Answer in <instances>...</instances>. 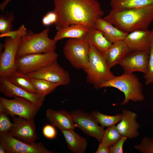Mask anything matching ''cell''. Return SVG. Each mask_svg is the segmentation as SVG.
Segmentation results:
<instances>
[{"mask_svg": "<svg viewBox=\"0 0 153 153\" xmlns=\"http://www.w3.org/2000/svg\"><path fill=\"white\" fill-rule=\"evenodd\" d=\"M54 3L57 31L75 24L84 25L89 29L94 28L97 20L104 14L97 0H54Z\"/></svg>", "mask_w": 153, "mask_h": 153, "instance_id": "6da1fadb", "label": "cell"}, {"mask_svg": "<svg viewBox=\"0 0 153 153\" xmlns=\"http://www.w3.org/2000/svg\"><path fill=\"white\" fill-rule=\"evenodd\" d=\"M103 18L128 33L137 30H147L153 20V4L127 10L111 9Z\"/></svg>", "mask_w": 153, "mask_h": 153, "instance_id": "7a4b0ae2", "label": "cell"}, {"mask_svg": "<svg viewBox=\"0 0 153 153\" xmlns=\"http://www.w3.org/2000/svg\"><path fill=\"white\" fill-rule=\"evenodd\" d=\"M107 87L117 88L124 93V99L120 105H125L130 101L137 102L145 99L143 85L138 77L133 73H123L119 76H114L103 83L101 88Z\"/></svg>", "mask_w": 153, "mask_h": 153, "instance_id": "3957f363", "label": "cell"}, {"mask_svg": "<svg viewBox=\"0 0 153 153\" xmlns=\"http://www.w3.org/2000/svg\"><path fill=\"white\" fill-rule=\"evenodd\" d=\"M49 31L47 27L38 33L27 31L22 38L16 57L55 51L57 42L49 37Z\"/></svg>", "mask_w": 153, "mask_h": 153, "instance_id": "277c9868", "label": "cell"}, {"mask_svg": "<svg viewBox=\"0 0 153 153\" xmlns=\"http://www.w3.org/2000/svg\"><path fill=\"white\" fill-rule=\"evenodd\" d=\"M90 46L89 65L84 71L86 74L87 81L97 90L114 76L108 67L103 54L93 46Z\"/></svg>", "mask_w": 153, "mask_h": 153, "instance_id": "5b68a950", "label": "cell"}, {"mask_svg": "<svg viewBox=\"0 0 153 153\" xmlns=\"http://www.w3.org/2000/svg\"><path fill=\"white\" fill-rule=\"evenodd\" d=\"M90 48L89 44L85 38L70 39L64 46L63 53L74 67L84 70L89 65Z\"/></svg>", "mask_w": 153, "mask_h": 153, "instance_id": "8992f818", "label": "cell"}, {"mask_svg": "<svg viewBox=\"0 0 153 153\" xmlns=\"http://www.w3.org/2000/svg\"><path fill=\"white\" fill-rule=\"evenodd\" d=\"M40 108L25 98L15 97L11 99L0 97V110L12 117L14 116L31 120L34 119Z\"/></svg>", "mask_w": 153, "mask_h": 153, "instance_id": "52a82bcc", "label": "cell"}, {"mask_svg": "<svg viewBox=\"0 0 153 153\" xmlns=\"http://www.w3.org/2000/svg\"><path fill=\"white\" fill-rule=\"evenodd\" d=\"M58 54L55 51L50 52L29 54L17 57L16 70L26 74L38 71L57 60Z\"/></svg>", "mask_w": 153, "mask_h": 153, "instance_id": "ba28073f", "label": "cell"}, {"mask_svg": "<svg viewBox=\"0 0 153 153\" xmlns=\"http://www.w3.org/2000/svg\"><path fill=\"white\" fill-rule=\"evenodd\" d=\"M27 29L15 39L6 38L2 44L4 50L0 56V77L7 78L16 70L15 61L17 53L22 38L27 32Z\"/></svg>", "mask_w": 153, "mask_h": 153, "instance_id": "9c48e42d", "label": "cell"}, {"mask_svg": "<svg viewBox=\"0 0 153 153\" xmlns=\"http://www.w3.org/2000/svg\"><path fill=\"white\" fill-rule=\"evenodd\" d=\"M71 114L76 127L101 143L105 130L99 125L91 113L77 109L71 112Z\"/></svg>", "mask_w": 153, "mask_h": 153, "instance_id": "30bf717a", "label": "cell"}, {"mask_svg": "<svg viewBox=\"0 0 153 153\" xmlns=\"http://www.w3.org/2000/svg\"><path fill=\"white\" fill-rule=\"evenodd\" d=\"M27 75L32 78L45 80L60 86L69 84L71 78L68 72L63 68L57 60L52 64Z\"/></svg>", "mask_w": 153, "mask_h": 153, "instance_id": "8fae6325", "label": "cell"}, {"mask_svg": "<svg viewBox=\"0 0 153 153\" xmlns=\"http://www.w3.org/2000/svg\"><path fill=\"white\" fill-rule=\"evenodd\" d=\"M0 142L8 153H52L41 142L29 144L13 137L9 132L0 135Z\"/></svg>", "mask_w": 153, "mask_h": 153, "instance_id": "7c38bea8", "label": "cell"}, {"mask_svg": "<svg viewBox=\"0 0 153 153\" xmlns=\"http://www.w3.org/2000/svg\"><path fill=\"white\" fill-rule=\"evenodd\" d=\"M150 51H131L122 59L118 65L122 68L124 73L139 71L146 74L148 71Z\"/></svg>", "mask_w": 153, "mask_h": 153, "instance_id": "4fadbf2b", "label": "cell"}, {"mask_svg": "<svg viewBox=\"0 0 153 153\" xmlns=\"http://www.w3.org/2000/svg\"><path fill=\"white\" fill-rule=\"evenodd\" d=\"M12 117L13 126L9 133L24 142L29 144L35 143L38 136L34 120H29L16 116Z\"/></svg>", "mask_w": 153, "mask_h": 153, "instance_id": "5bb4252c", "label": "cell"}, {"mask_svg": "<svg viewBox=\"0 0 153 153\" xmlns=\"http://www.w3.org/2000/svg\"><path fill=\"white\" fill-rule=\"evenodd\" d=\"M0 91L5 96L10 97H19L26 99L40 108L45 97L36 93H32L17 86L6 78L0 77Z\"/></svg>", "mask_w": 153, "mask_h": 153, "instance_id": "9a60e30c", "label": "cell"}, {"mask_svg": "<svg viewBox=\"0 0 153 153\" xmlns=\"http://www.w3.org/2000/svg\"><path fill=\"white\" fill-rule=\"evenodd\" d=\"M121 114V119L116 125L118 129L122 136L129 139L136 138L139 135L138 130L140 128L137 122V114L126 108L122 109Z\"/></svg>", "mask_w": 153, "mask_h": 153, "instance_id": "2e32d148", "label": "cell"}, {"mask_svg": "<svg viewBox=\"0 0 153 153\" xmlns=\"http://www.w3.org/2000/svg\"><path fill=\"white\" fill-rule=\"evenodd\" d=\"M153 29L134 31L128 34L124 39L131 51L150 50Z\"/></svg>", "mask_w": 153, "mask_h": 153, "instance_id": "e0dca14e", "label": "cell"}, {"mask_svg": "<svg viewBox=\"0 0 153 153\" xmlns=\"http://www.w3.org/2000/svg\"><path fill=\"white\" fill-rule=\"evenodd\" d=\"M47 120L61 130L74 129L76 127L71 113L65 110L47 109L46 113Z\"/></svg>", "mask_w": 153, "mask_h": 153, "instance_id": "ac0fdd59", "label": "cell"}, {"mask_svg": "<svg viewBox=\"0 0 153 153\" xmlns=\"http://www.w3.org/2000/svg\"><path fill=\"white\" fill-rule=\"evenodd\" d=\"M131 51L124 40L112 43L104 56L108 67L111 69L118 65L120 61Z\"/></svg>", "mask_w": 153, "mask_h": 153, "instance_id": "d6986e66", "label": "cell"}, {"mask_svg": "<svg viewBox=\"0 0 153 153\" xmlns=\"http://www.w3.org/2000/svg\"><path fill=\"white\" fill-rule=\"evenodd\" d=\"M94 28L102 31L105 37L112 43L124 40L128 34L121 31L101 18L97 20Z\"/></svg>", "mask_w": 153, "mask_h": 153, "instance_id": "ffe728a7", "label": "cell"}, {"mask_svg": "<svg viewBox=\"0 0 153 153\" xmlns=\"http://www.w3.org/2000/svg\"><path fill=\"white\" fill-rule=\"evenodd\" d=\"M69 149L74 153H84L88 145L86 139L76 133L74 129L61 130Z\"/></svg>", "mask_w": 153, "mask_h": 153, "instance_id": "44dd1931", "label": "cell"}, {"mask_svg": "<svg viewBox=\"0 0 153 153\" xmlns=\"http://www.w3.org/2000/svg\"><path fill=\"white\" fill-rule=\"evenodd\" d=\"M89 29L82 24L72 25L58 30L53 39L57 42L66 38L79 39L84 38Z\"/></svg>", "mask_w": 153, "mask_h": 153, "instance_id": "7402d4cb", "label": "cell"}, {"mask_svg": "<svg viewBox=\"0 0 153 153\" xmlns=\"http://www.w3.org/2000/svg\"><path fill=\"white\" fill-rule=\"evenodd\" d=\"M85 38L90 45L103 54L107 52L112 44L105 37L102 31L95 28L89 29Z\"/></svg>", "mask_w": 153, "mask_h": 153, "instance_id": "603a6c76", "label": "cell"}, {"mask_svg": "<svg viewBox=\"0 0 153 153\" xmlns=\"http://www.w3.org/2000/svg\"><path fill=\"white\" fill-rule=\"evenodd\" d=\"M6 78L11 83L17 86L30 92L37 93L31 78L27 74L16 70Z\"/></svg>", "mask_w": 153, "mask_h": 153, "instance_id": "cb8c5ba5", "label": "cell"}, {"mask_svg": "<svg viewBox=\"0 0 153 153\" xmlns=\"http://www.w3.org/2000/svg\"><path fill=\"white\" fill-rule=\"evenodd\" d=\"M153 4V0H111L112 9L121 10L136 8Z\"/></svg>", "mask_w": 153, "mask_h": 153, "instance_id": "d4e9b609", "label": "cell"}, {"mask_svg": "<svg viewBox=\"0 0 153 153\" xmlns=\"http://www.w3.org/2000/svg\"><path fill=\"white\" fill-rule=\"evenodd\" d=\"M97 122L101 126L107 128L115 125L121 120L122 114L115 115H109L103 114L97 111H94L91 113Z\"/></svg>", "mask_w": 153, "mask_h": 153, "instance_id": "484cf974", "label": "cell"}, {"mask_svg": "<svg viewBox=\"0 0 153 153\" xmlns=\"http://www.w3.org/2000/svg\"><path fill=\"white\" fill-rule=\"evenodd\" d=\"M32 83L37 93L45 97L53 92L58 86V84L39 79L31 78Z\"/></svg>", "mask_w": 153, "mask_h": 153, "instance_id": "4316f807", "label": "cell"}, {"mask_svg": "<svg viewBox=\"0 0 153 153\" xmlns=\"http://www.w3.org/2000/svg\"><path fill=\"white\" fill-rule=\"evenodd\" d=\"M122 136L118 129L116 125L107 128L105 130L101 143L109 147L118 141Z\"/></svg>", "mask_w": 153, "mask_h": 153, "instance_id": "83f0119b", "label": "cell"}, {"mask_svg": "<svg viewBox=\"0 0 153 153\" xmlns=\"http://www.w3.org/2000/svg\"><path fill=\"white\" fill-rule=\"evenodd\" d=\"M14 15L12 12L7 15L1 14L0 17V33L3 34L12 30V22Z\"/></svg>", "mask_w": 153, "mask_h": 153, "instance_id": "f1b7e54d", "label": "cell"}, {"mask_svg": "<svg viewBox=\"0 0 153 153\" xmlns=\"http://www.w3.org/2000/svg\"><path fill=\"white\" fill-rule=\"evenodd\" d=\"M135 148L141 153H153V138L143 137L140 143Z\"/></svg>", "mask_w": 153, "mask_h": 153, "instance_id": "f546056e", "label": "cell"}, {"mask_svg": "<svg viewBox=\"0 0 153 153\" xmlns=\"http://www.w3.org/2000/svg\"><path fill=\"white\" fill-rule=\"evenodd\" d=\"M8 116L0 110V135L9 132L13 126Z\"/></svg>", "mask_w": 153, "mask_h": 153, "instance_id": "4dcf8cb0", "label": "cell"}, {"mask_svg": "<svg viewBox=\"0 0 153 153\" xmlns=\"http://www.w3.org/2000/svg\"><path fill=\"white\" fill-rule=\"evenodd\" d=\"M144 78L145 80V84L148 85L153 84V35L152 37L148 71L144 74Z\"/></svg>", "mask_w": 153, "mask_h": 153, "instance_id": "1f68e13d", "label": "cell"}, {"mask_svg": "<svg viewBox=\"0 0 153 153\" xmlns=\"http://www.w3.org/2000/svg\"><path fill=\"white\" fill-rule=\"evenodd\" d=\"M55 127L52 124L44 125L42 129V133L44 137L49 139L55 138L57 135V132Z\"/></svg>", "mask_w": 153, "mask_h": 153, "instance_id": "d6a6232c", "label": "cell"}, {"mask_svg": "<svg viewBox=\"0 0 153 153\" xmlns=\"http://www.w3.org/2000/svg\"><path fill=\"white\" fill-rule=\"evenodd\" d=\"M128 138L122 136L118 141L109 147L110 153H123L124 144Z\"/></svg>", "mask_w": 153, "mask_h": 153, "instance_id": "836d02e7", "label": "cell"}, {"mask_svg": "<svg viewBox=\"0 0 153 153\" xmlns=\"http://www.w3.org/2000/svg\"><path fill=\"white\" fill-rule=\"evenodd\" d=\"M57 20V15L54 11L48 12L43 17L42 22L45 26H48L55 24Z\"/></svg>", "mask_w": 153, "mask_h": 153, "instance_id": "e575fe53", "label": "cell"}, {"mask_svg": "<svg viewBox=\"0 0 153 153\" xmlns=\"http://www.w3.org/2000/svg\"><path fill=\"white\" fill-rule=\"evenodd\" d=\"M26 29V28L25 26L22 24L16 30H12L6 33L1 34L0 37H9L12 39H15L16 38L21 32Z\"/></svg>", "mask_w": 153, "mask_h": 153, "instance_id": "d590c367", "label": "cell"}, {"mask_svg": "<svg viewBox=\"0 0 153 153\" xmlns=\"http://www.w3.org/2000/svg\"><path fill=\"white\" fill-rule=\"evenodd\" d=\"M109 147L101 143H99L98 148L95 153H110Z\"/></svg>", "mask_w": 153, "mask_h": 153, "instance_id": "8d00e7d4", "label": "cell"}, {"mask_svg": "<svg viewBox=\"0 0 153 153\" xmlns=\"http://www.w3.org/2000/svg\"><path fill=\"white\" fill-rule=\"evenodd\" d=\"M12 0H5L0 5V9L2 11H3L8 4Z\"/></svg>", "mask_w": 153, "mask_h": 153, "instance_id": "74e56055", "label": "cell"}, {"mask_svg": "<svg viewBox=\"0 0 153 153\" xmlns=\"http://www.w3.org/2000/svg\"><path fill=\"white\" fill-rule=\"evenodd\" d=\"M7 153L6 148L2 144H0V153Z\"/></svg>", "mask_w": 153, "mask_h": 153, "instance_id": "f35d334b", "label": "cell"}]
</instances>
